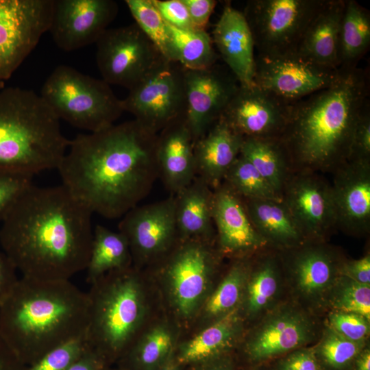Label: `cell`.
<instances>
[{"mask_svg":"<svg viewBox=\"0 0 370 370\" xmlns=\"http://www.w3.org/2000/svg\"><path fill=\"white\" fill-rule=\"evenodd\" d=\"M164 21L182 29H194L188 11L182 0H153Z\"/></svg>","mask_w":370,"mask_h":370,"instance_id":"cell-46","label":"cell"},{"mask_svg":"<svg viewBox=\"0 0 370 370\" xmlns=\"http://www.w3.org/2000/svg\"><path fill=\"white\" fill-rule=\"evenodd\" d=\"M124 112L148 130L158 134L175 119L185 116V69L163 60L122 99Z\"/></svg>","mask_w":370,"mask_h":370,"instance_id":"cell-10","label":"cell"},{"mask_svg":"<svg viewBox=\"0 0 370 370\" xmlns=\"http://www.w3.org/2000/svg\"><path fill=\"white\" fill-rule=\"evenodd\" d=\"M182 367L177 365L172 356L162 367L158 370H182Z\"/></svg>","mask_w":370,"mask_h":370,"instance_id":"cell-54","label":"cell"},{"mask_svg":"<svg viewBox=\"0 0 370 370\" xmlns=\"http://www.w3.org/2000/svg\"><path fill=\"white\" fill-rule=\"evenodd\" d=\"M223 182L241 198L282 200L253 164L241 154L228 169Z\"/></svg>","mask_w":370,"mask_h":370,"instance_id":"cell-38","label":"cell"},{"mask_svg":"<svg viewBox=\"0 0 370 370\" xmlns=\"http://www.w3.org/2000/svg\"><path fill=\"white\" fill-rule=\"evenodd\" d=\"M53 0H0V83L9 79L49 31Z\"/></svg>","mask_w":370,"mask_h":370,"instance_id":"cell-12","label":"cell"},{"mask_svg":"<svg viewBox=\"0 0 370 370\" xmlns=\"http://www.w3.org/2000/svg\"><path fill=\"white\" fill-rule=\"evenodd\" d=\"M1 87V86H0Z\"/></svg>","mask_w":370,"mask_h":370,"instance_id":"cell-57","label":"cell"},{"mask_svg":"<svg viewBox=\"0 0 370 370\" xmlns=\"http://www.w3.org/2000/svg\"><path fill=\"white\" fill-rule=\"evenodd\" d=\"M369 44V12L357 1L346 0L340 32V66H357Z\"/></svg>","mask_w":370,"mask_h":370,"instance_id":"cell-33","label":"cell"},{"mask_svg":"<svg viewBox=\"0 0 370 370\" xmlns=\"http://www.w3.org/2000/svg\"><path fill=\"white\" fill-rule=\"evenodd\" d=\"M367 106L357 123L348 160L370 161V108Z\"/></svg>","mask_w":370,"mask_h":370,"instance_id":"cell-45","label":"cell"},{"mask_svg":"<svg viewBox=\"0 0 370 370\" xmlns=\"http://www.w3.org/2000/svg\"><path fill=\"white\" fill-rule=\"evenodd\" d=\"M331 185L336 228L362 236L370 230V161L347 160L333 173Z\"/></svg>","mask_w":370,"mask_h":370,"instance_id":"cell-20","label":"cell"},{"mask_svg":"<svg viewBox=\"0 0 370 370\" xmlns=\"http://www.w3.org/2000/svg\"><path fill=\"white\" fill-rule=\"evenodd\" d=\"M241 199L254 228L271 247L282 251L306 241L282 200Z\"/></svg>","mask_w":370,"mask_h":370,"instance_id":"cell-29","label":"cell"},{"mask_svg":"<svg viewBox=\"0 0 370 370\" xmlns=\"http://www.w3.org/2000/svg\"><path fill=\"white\" fill-rule=\"evenodd\" d=\"M86 293L90 347L109 360L123 355L136 338L145 315V295L138 269L110 271Z\"/></svg>","mask_w":370,"mask_h":370,"instance_id":"cell-6","label":"cell"},{"mask_svg":"<svg viewBox=\"0 0 370 370\" xmlns=\"http://www.w3.org/2000/svg\"><path fill=\"white\" fill-rule=\"evenodd\" d=\"M275 370H323L313 347L296 349L277 359Z\"/></svg>","mask_w":370,"mask_h":370,"instance_id":"cell-44","label":"cell"},{"mask_svg":"<svg viewBox=\"0 0 370 370\" xmlns=\"http://www.w3.org/2000/svg\"><path fill=\"white\" fill-rule=\"evenodd\" d=\"M107 363L101 354L90 347L65 370H103Z\"/></svg>","mask_w":370,"mask_h":370,"instance_id":"cell-50","label":"cell"},{"mask_svg":"<svg viewBox=\"0 0 370 370\" xmlns=\"http://www.w3.org/2000/svg\"><path fill=\"white\" fill-rule=\"evenodd\" d=\"M187 8L194 29L206 30L217 1L215 0H182Z\"/></svg>","mask_w":370,"mask_h":370,"instance_id":"cell-47","label":"cell"},{"mask_svg":"<svg viewBox=\"0 0 370 370\" xmlns=\"http://www.w3.org/2000/svg\"><path fill=\"white\" fill-rule=\"evenodd\" d=\"M244 138L221 117L194 145L196 176L213 190L240 155Z\"/></svg>","mask_w":370,"mask_h":370,"instance_id":"cell-25","label":"cell"},{"mask_svg":"<svg viewBox=\"0 0 370 370\" xmlns=\"http://www.w3.org/2000/svg\"><path fill=\"white\" fill-rule=\"evenodd\" d=\"M346 0H325L308 25L297 53L317 64L340 66L339 40Z\"/></svg>","mask_w":370,"mask_h":370,"instance_id":"cell-26","label":"cell"},{"mask_svg":"<svg viewBox=\"0 0 370 370\" xmlns=\"http://www.w3.org/2000/svg\"><path fill=\"white\" fill-rule=\"evenodd\" d=\"M91 215L62 184H32L2 221L0 244L22 277L69 280L87 267Z\"/></svg>","mask_w":370,"mask_h":370,"instance_id":"cell-2","label":"cell"},{"mask_svg":"<svg viewBox=\"0 0 370 370\" xmlns=\"http://www.w3.org/2000/svg\"><path fill=\"white\" fill-rule=\"evenodd\" d=\"M311 319L295 306H283L269 312L254 328L243 348L248 363L261 365L311 342L314 336Z\"/></svg>","mask_w":370,"mask_h":370,"instance_id":"cell-16","label":"cell"},{"mask_svg":"<svg viewBox=\"0 0 370 370\" xmlns=\"http://www.w3.org/2000/svg\"><path fill=\"white\" fill-rule=\"evenodd\" d=\"M240 154L253 164L282 198L284 184L291 171L278 139L244 138Z\"/></svg>","mask_w":370,"mask_h":370,"instance_id":"cell-32","label":"cell"},{"mask_svg":"<svg viewBox=\"0 0 370 370\" xmlns=\"http://www.w3.org/2000/svg\"><path fill=\"white\" fill-rule=\"evenodd\" d=\"M119 230L126 238L135 268L160 261L179 242L174 195L136 206L121 217Z\"/></svg>","mask_w":370,"mask_h":370,"instance_id":"cell-13","label":"cell"},{"mask_svg":"<svg viewBox=\"0 0 370 370\" xmlns=\"http://www.w3.org/2000/svg\"><path fill=\"white\" fill-rule=\"evenodd\" d=\"M212 217L221 256L249 257L271 247L254 228L242 199L223 182L214 189Z\"/></svg>","mask_w":370,"mask_h":370,"instance_id":"cell-22","label":"cell"},{"mask_svg":"<svg viewBox=\"0 0 370 370\" xmlns=\"http://www.w3.org/2000/svg\"><path fill=\"white\" fill-rule=\"evenodd\" d=\"M174 196L179 240L216 241L212 217L214 190L196 176Z\"/></svg>","mask_w":370,"mask_h":370,"instance_id":"cell-28","label":"cell"},{"mask_svg":"<svg viewBox=\"0 0 370 370\" xmlns=\"http://www.w3.org/2000/svg\"><path fill=\"white\" fill-rule=\"evenodd\" d=\"M327 296L334 311L358 314L370 321V285L339 275Z\"/></svg>","mask_w":370,"mask_h":370,"instance_id":"cell-40","label":"cell"},{"mask_svg":"<svg viewBox=\"0 0 370 370\" xmlns=\"http://www.w3.org/2000/svg\"><path fill=\"white\" fill-rule=\"evenodd\" d=\"M185 119L195 143L222 116L240 84L225 65L185 70Z\"/></svg>","mask_w":370,"mask_h":370,"instance_id":"cell-17","label":"cell"},{"mask_svg":"<svg viewBox=\"0 0 370 370\" xmlns=\"http://www.w3.org/2000/svg\"><path fill=\"white\" fill-rule=\"evenodd\" d=\"M40 95L60 120L90 132L114 125L124 112L110 84L64 64L47 77Z\"/></svg>","mask_w":370,"mask_h":370,"instance_id":"cell-7","label":"cell"},{"mask_svg":"<svg viewBox=\"0 0 370 370\" xmlns=\"http://www.w3.org/2000/svg\"><path fill=\"white\" fill-rule=\"evenodd\" d=\"M103 370H106V368Z\"/></svg>","mask_w":370,"mask_h":370,"instance_id":"cell-55","label":"cell"},{"mask_svg":"<svg viewBox=\"0 0 370 370\" xmlns=\"http://www.w3.org/2000/svg\"><path fill=\"white\" fill-rule=\"evenodd\" d=\"M291 104L255 84L240 85L221 118L244 138L278 139Z\"/></svg>","mask_w":370,"mask_h":370,"instance_id":"cell-19","label":"cell"},{"mask_svg":"<svg viewBox=\"0 0 370 370\" xmlns=\"http://www.w3.org/2000/svg\"><path fill=\"white\" fill-rule=\"evenodd\" d=\"M21 365L0 338V370H21Z\"/></svg>","mask_w":370,"mask_h":370,"instance_id":"cell-52","label":"cell"},{"mask_svg":"<svg viewBox=\"0 0 370 370\" xmlns=\"http://www.w3.org/2000/svg\"><path fill=\"white\" fill-rule=\"evenodd\" d=\"M90 347L85 333L47 352L28 370H65Z\"/></svg>","mask_w":370,"mask_h":370,"instance_id":"cell-41","label":"cell"},{"mask_svg":"<svg viewBox=\"0 0 370 370\" xmlns=\"http://www.w3.org/2000/svg\"><path fill=\"white\" fill-rule=\"evenodd\" d=\"M118 12L113 0H53L48 32L59 49L75 51L96 43Z\"/></svg>","mask_w":370,"mask_h":370,"instance_id":"cell-18","label":"cell"},{"mask_svg":"<svg viewBox=\"0 0 370 370\" xmlns=\"http://www.w3.org/2000/svg\"><path fill=\"white\" fill-rule=\"evenodd\" d=\"M174 338L165 325H158L134 341L123 355L130 370H158L173 355Z\"/></svg>","mask_w":370,"mask_h":370,"instance_id":"cell-35","label":"cell"},{"mask_svg":"<svg viewBox=\"0 0 370 370\" xmlns=\"http://www.w3.org/2000/svg\"><path fill=\"white\" fill-rule=\"evenodd\" d=\"M95 44L102 79L128 90L164 60L136 23L108 28Z\"/></svg>","mask_w":370,"mask_h":370,"instance_id":"cell-11","label":"cell"},{"mask_svg":"<svg viewBox=\"0 0 370 370\" xmlns=\"http://www.w3.org/2000/svg\"><path fill=\"white\" fill-rule=\"evenodd\" d=\"M280 260L282 268L286 269L295 290L311 301L327 296L339 276L343 262L323 242L311 241L282 250Z\"/></svg>","mask_w":370,"mask_h":370,"instance_id":"cell-21","label":"cell"},{"mask_svg":"<svg viewBox=\"0 0 370 370\" xmlns=\"http://www.w3.org/2000/svg\"><path fill=\"white\" fill-rule=\"evenodd\" d=\"M275 370V369H274Z\"/></svg>","mask_w":370,"mask_h":370,"instance_id":"cell-56","label":"cell"},{"mask_svg":"<svg viewBox=\"0 0 370 370\" xmlns=\"http://www.w3.org/2000/svg\"><path fill=\"white\" fill-rule=\"evenodd\" d=\"M32 176L0 171V220L3 221L14 205L33 184Z\"/></svg>","mask_w":370,"mask_h":370,"instance_id":"cell-42","label":"cell"},{"mask_svg":"<svg viewBox=\"0 0 370 370\" xmlns=\"http://www.w3.org/2000/svg\"><path fill=\"white\" fill-rule=\"evenodd\" d=\"M329 325L339 334L356 342H365L369 334V320L362 315L333 312L328 317Z\"/></svg>","mask_w":370,"mask_h":370,"instance_id":"cell-43","label":"cell"},{"mask_svg":"<svg viewBox=\"0 0 370 370\" xmlns=\"http://www.w3.org/2000/svg\"><path fill=\"white\" fill-rule=\"evenodd\" d=\"M211 38L219 58L240 85L254 84L255 47L243 12L226 5L214 25Z\"/></svg>","mask_w":370,"mask_h":370,"instance_id":"cell-23","label":"cell"},{"mask_svg":"<svg viewBox=\"0 0 370 370\" xmlns=\"http://www.w3.org/2000/svg\"><path fill=\"white\" fill-rule=\"evenodd\" d=\"M352 370H370V350L365 347L356 357Z\"/></svg>","mask_w":370,"mask_h":370,"instance_id":"cell-53","label":"cell"},{"mask_svg":"<svg viewBox=\"0 0 370 370\" xmlns=\"http://www.w3.org/2000/svg\"><path fill=\"white\" fill-rule=\"evenodd\" d=\"M365 347L366 342L347 339L328 326L313 348L323 370H350Z\"/></svg>","mask_w":370,"mask_h":370,"instance_id":"cell-37","label":"cell"},{"mask_svg":"<svg viewBox=\"0 0 370 370\" xmlns=\"http://www.w3.org/2000/svg\"><path fill=\"white\" fill-rule=\"evenodd\" d=\"M88 323L87 293L69 280L21 277L0 306V338L21 363L84 335Z\"/></svg>","mask_w":370,"mask_h":370,"instance_id":"cell-4","label":"cell"},{"mask_svg":"<svg viewBox=\"0 0 370 370\" xmlns=\"http://www.w3.org/2000/svg\"><path fill=\"white\" fill-rule=\"evenodd\" d=\"M281 271L280 256L262 254L251 260L242 299L247 314L258 315L269 307L279 291Z\"/></svg>","mask_w":370,"mask_h":370,"instance_id":"cell-30","label":"cell"},{"mask_svg":"<svg viewBox=\"0 0 370 370\" xmlns=\"http://www.w3.org/2000/svg\"><path fill=\"white\" fill-rule=\"evenodd\" d=\"M325 0H249L243 12L257 55L297 52L303 35Z\"/></svg>","mask_w":370,"mask_h":370,"instance_id":"cell-8","label":"cell"},{"mask_svg":"<svg viewBox=\"0 0 370 370\" xmlns=\"http://www.w3.org/2000/svg\"><path fill=\"white\" fill-rule=\"evenodd\" d=\"M132 262L130 249L125 236L119 231L96 225L86 269L87 281L91 284L110 271L131 267Z\"/></svg>","mask_w":370,"mask_h":370,"instance_id":"cell-31","label":"cell"},{"mask_svg":"<svg viewBox=\"0 0 370 370\" xmlns=\"http://www.w3.org/2000/svg\"><path fill=\"white\" fill-rule=\"evenodd\" d=\"M190 370H236L230 355L190 367Z\"/></svg>","mask_w":370,"mask_h":370,"instance_id":"cell-51","label":"cell"},{"mask_svg":"<svg viewBox=\"0 0 370 370\" xmlns=\"http://www.w3.org/2000/svg\"><path fill=\"white\" fill-rule=\"evenodd\" d=\"M125 3L136 25L163 58L172 61L169 28L153 0H125Z\"/></svg>","mask_w":370,"mask_h":370,"instance_id":"cell-39","label":"cell"},{"mask_svg":"<svg viewBox=\"0 0 370 370\" xmlns=\"http://www.w3.org/2000/svg\"><path fill=\"white\" fill-rule=\"evenodd\" d=\"M216 241H179L160 261L170 297L180 315L190 317L197 310L222 256Z\"/></svg>","mask_w":370,"mask_h":370,"instance_id":"cell-9","label":"cell"},{"mask_svg":"<svg viewBox=\"0 0 370 370\" xmlns=\"http://www.w3.org/2000/svg\"><path fill=\"white\" fill-rule=\"evenodd\" d=\"M32 90L0 87V171L29 176L57 169L70 140Z\"/></svg>","mask_w":370,"mask_h":370,"instance_id":"cell-5","label":"cell"},{"mask_svg":"<svg viewBox=\"0 0 370 370\" xmlns=\"http://www.w3.org/2000/svg\"><path fill=\"white\" fill-rule=\"evenodd\" d=\"M167 26L172 61L185 70L204 69L217 63L219 56L206 30L182 29L169 24Z\"/></svg>","mask_w":370,"mask_h":370,"instance_id":"cell-34","label":"cell"},{"mask_svg":"<svg viewBox=\"0 0 370 370\" xmlns=\"http://www.w3.org/2000/svg\"><path fill=\"white\" fill-rule=\"evenodd\" d=\"M338 274L358 283L370 285L369 254L359 259L343 260L339 267Z\"/></svg>","mask_w":370,"mask_h":370,"instance_id":"cell-48","label":"cell"},{"mask_svg":"<svg viewBox=\"0 0 370 370\" xmlns=\"http://www.w3.org/2000/svg\"><path fill=\"white\" fill-rule=\"evenodd\" d=\"M157 137L134 119L78 134L57 168L62 185L92 214L122 217L158 177Z\"/></svg>","mask_w":370,"mask_h":370,"instance_id":"cell-1","label":"cell"},{"mask_svg":"<svg viewBox=\"0 0 370 370\" xmlns=\"http://www.w3.org/2000/svg\"><path fill=\"white\" fill-rule=\"evenodd\" d=\"M338 69L317 64L297 53L272 57L256 55L254 83L292 103L328 86Z\"/></svg>","mask_w":370,"mask_h":370,"instance_id":"cell-15","label":"cell"},{"mask_svg":"<svg viewBox=\"0 0 370 370\" xmlns=\"http://www.w3.org/2000/svg\"><path fill=\"white\" fill-rule=\"evenodd\" d=\"M282 200L306 241L324 242L336 228L330 182L321 173L291 172Z\"/></svg>","mask_w":370,"mask_h":370,"instance_id":"cell-14","label":"cell"},{"mask_svg":"<svg viewBox=\"0 0 370 370\" xmlns=\"http://www.w3.org/2000/svg\"><path fill=\"white\" fill-rule=\"evenodd\" d=\"M16 271L8 256L0 251V306L10 294L18 280Z\"/></svg>","mask_w":370,"mask_h":370,"instance_id":"cell-49","label":"cell"},{"mask_svg":"<svg viewBox=\"0 0 370 370\" xmlns=\"http://www.w3.org/2000/svg\"><path fill=\"white\" fill-rule=\"evenodd\" d=\"M243 327L238 308L214 321L206 329L174 350L175 362L193 366L230 355Z\"/></svg>","mask_w":370,"mask_h":370,"instance_id":"cell-27","label":"cell"},{"mask_svg":"<svg viewBox=\"0 0 370 370\" xmlns=\"http://www.w3.org/2000/svg\"><path fill=\"white\" fill-rule=\"evenodd\" d=\"M251 262L249 256L234 258L225 277L205 303L203 310L205 317L214 321L238 308Z\"/></svg>","mask_w":370,"mask_h":370,"instance_id":"cell-36","label":"cell"},{"mask_svg":"<svg viewBox=\"0 0 370 370\" xmlns=\"http://www.w3.org/2000/svg\"><path fill=\"white\" fill-rule=\"evenodd\" d=\"M369 90L366 70L340 66L328 86L291 103L278 138L291 172L332 173L348 160Z\"/></svg>","mask_w":370,"mask_h":370,"instance_id":"cell-3","label":"cell"},{"mask_svg":"<svg viewBox=\"0 0 370 370\" xmlns=\"http://www.w3.org/2000/svg\"><path fill=\"white\" fill-rule=\"evenodd\" d=\"M194 145L185 116L172 121L158 134V178L171 195L176 194L196 177Z\"/></svg>","mask_w":370,"mask_h":370,"instance_id":"cell-24","label":"cell"}]
</instances>
